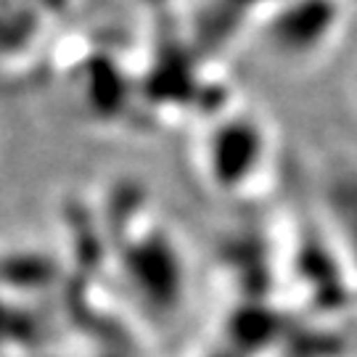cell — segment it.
<instances>
[{
	"instance_id": "cell-1",
	"label": "cell",
	"mask_w": 357,
	"mask_h": 357,
	"mask_svg": "<svg viewBox=\"0 0 357 357\" xmlns=\"http://www.w3.org/2000/svg\"><path fill=\"white\" fill-rule=\"evenodd\" d=\"M275 162V132L259 112L233 109L212 119L196 146V169L217 196H246Z\"/></svg>"
},
{
	"instance_id": "cell-2",
	"label": "cell",
	"mask_w": 357,
	"mask_h": 357,
	"mask_svg": "<svg viewBox=\"0 0 357 357\" xmlns=\"http://www.w3.org/2000/svg\"><path fill=\"white\" fill-rule=\"evenodd\" d=\"M344 0H278L259 22L262 51L294 72L320 66L344 38Z\"/></svg>"
},
{
	"instance_id": "cell-3",
	"label": "cell",
	"mask_w": 357,
	"mask_h": 357,
	"mask_svg": "<svg viewBox=\"0 0 357 357\" xmlns=\"http://www.w3.org/2000/svg\"><path fill=\"white\" fill-rule=\"evenodd\" d=\"M119 259L125 281L151 315L169 318L183 307L188 291V270L183 252L167 230L151 228L149 233L132 236Z\"/></svg>"
},
{
	"instance_id": "cell-4",
	"label": "cell",
	"mask_w": 357,
	"mask_h": 357,
	"mask_svg": "<svg viewBox=\"0 0 357 357\" xmlns=\"http://www.w3.org/2000/svg\"><path fill=\"white\" fill-rule=\"evenodd\" d=\"M352 93H355V101H357V72H355V82H352Z\"/></svg>"
},
{
	"instance_id": "cell-5",
	"label": "cell",
	"mask_w": 357,
	"mask_h": 357,
	"mask_svg": "<svg viewBox=\"0 0 357 357\" xmlns=\"http://www.w3.org/2000/svg\"><path fill=\"white\" fill-rule=\"evenodd\" d=\"M347 6H349V8H352V6H357V0H344Z\"/></svg>"
}]
</instances>
